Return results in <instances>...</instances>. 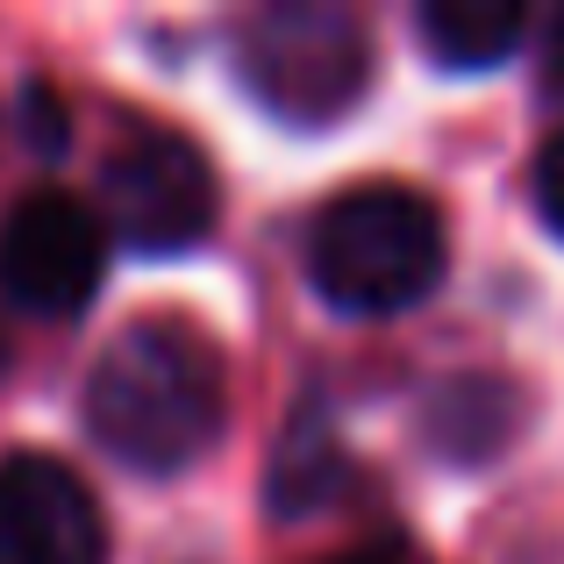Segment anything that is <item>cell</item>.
I'll return each instance as SVG.
<instances>
[{"mask_svg":"<svg viewBox=\"0 0 564 564\" xmlns=\"http://www.w3.org/2000/svg\"><path fill=\"white\" fill-rule=\"evenodd\" d=\"M0 564H108L100 500L65 457H0Z\"/></svg>","mask_w":564,"mask_h":564,"instance_id":"6","label":"cell"},{"mask_svg":"<svg viewBox=\"0 0 564 564\" xmlns=\"http://www.w3.org/2000/svg\"><path fill=\"white\" fill-rule=\"evenodd\" d=\"M529 193H536V215L551 221V236H564V129L536 151V172H529Z\"/></svg>","mask_w":564,"mask_h":564,"instance_id":"10","label":"cell"},{"mask_svg":"<svg viewBox=\"0 0 564 564\" xmlns=\"http://www.w3.org/2000/svg\"><path fill=\"white\" fill-rule=\"evenodd\" d=\"M329 564H393V551H386V543H372V551H350V557H329Z\"/></svg>","mask_w":564,"mask_h":564,"instance_id":"12","label":"cell"},{"mask_svg":"<svg viewBox=\"0 0 564 564\" xmlns=\"http://www.w3.org/2000/svg\"><path fill=\"white\" fill-rule=\"evenodd\" d=\"M514 422H522V393L494 372L443 379L436 400H429V414H422L429 443H436L451 465H486V457L514 436Z\"/></svg>","mask_w":564,"mask_h":564,"instance_id":"7","label":"cell"},{"mask_svg":"<svg viewBox=\"0 0 564 564\" xmlns=\"http://www.w3.org/2000/svg\"><path fill=\"white\" fill-rule=\"evenodd\" d=\"M79 408L108 457L165 479V471H186L193 457H207V443L221 436L229 386H221V358L200 329L151 315L129 322L94 358Z\"/></svg>","mask_w":564,"mask_h":564,"instance_id":"1","label":"cell"},{"mask_svg":"<svg viewBox=\"0 0 564 564\" xmlns=\"http://www.w3.org/2000/svg\"><path fill=\"white\" fill-rule=\"evenodd\" d=\"M108 264V221L65 186H36L0 215V293L22 315L65 322L94 301Z\"/></svg>","mask_w":564,"mask_h":564,"instance_id":"5","label":"cell"},{"mask_svg":"<svg viewBox=\"0 0 564 564\" xmlns=\"http://www.w3.org/2000/svg\"><path fill=\"white\" fill-rule=\"evenodd\" d=\"M0 365H8V344H0Z\"/></svg>","mask_w":564,"mask_h":564,"instance_id":"13","label":"cell"},{"mask_svg":"<svg viewBox=\"0 0 564 564\" xmlns=\"http://www.w3.org/2000/svg\"><path fill=\"white\" fill-rule=\"evenodd\" d=\"M443 215L429 193L372 180L336 193L307 229V286L344 315H400L443 279Z\"/></svg>","mask_w":564,"mask_h":564,"instance_id":"2","label":"cell"},{"mask_svg":"<svg viewBox=\"0 0 564 564\" xmlns=\"http://www.w3.org/2000/svg\"><path fill=\"white\" fill-rule=\"evenodd\" d=\"M543 86L564 94V14H551V36H543Z\"/></svg>","mask_w":564,"mask_h":564,"instance_id":"11","label":"cell"},{"mask_svg":"<svg viewBox=\"0 0 564 564\" xmlns=\"http://www.w3.org/2000/svg\"><path fill=\"white\" fill-rule=\"evenodd\" d=\"M236 72L250 100L279 122L322 129L344 108H358L372 79V36L336 0H272L236 22Z\"/></svg>","mask_w":564,"mask_h":564,"instance_id":"3","label":"cell"},{"mask_svg":"<svg viewBox=\"0 0 564 564\" xmlns=\"http://www.w3.org/2000/svg\"><path fill=\"white\" fill-rule=\"evenodd\" d=\"M215 172H207L200 143L165 122H129L100 158V207H108V236H122L143 258H172L193 250L215 229Z\"/></svg>","mask_w":564,"mask_h":564,"instance_id":"4","label":"cell"},{"mask_svg":"<svg viewBox=\"0 0 564 564\" xmlns=\"http://www.w3.org/2000/svg\"><path fill=\"white\" fill-rule=\"evenodd\" d=\"M522 29H529V8H514V0H422L414 8V36L443 72L508 65Z\"/></svg>","mask_w":564,"mask_h":564,"instance_id":"8","label":"cell"},{"mask_svg":"<svg viewBox=\"0 0 564 564\" xmlns=\"http://www.w3.org/2000/svg\"><path fill=\"white\" fill-rule=\"evenodd\" d=\"M344 479H350L344 451H336L329 429L307 414V422H301V429H286V443H279L272 479H264V500H272L279 514H307V508H322V500L344 494Z\"/></svg>","mask_w":564,"mask_h":564,"instance_id":"9","label":"cell"}]
</instances>
